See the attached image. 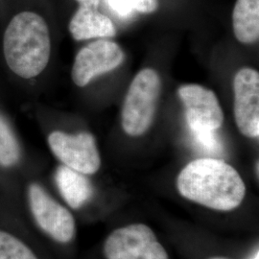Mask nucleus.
I'll use <instances>...</instances> for the list:
<instances>
[{"instance_id":"1","label":"nucleus","mask_w":259,"mask_h":259,"mask_svg":"<svg viewBox=\"0 0 259 259\" xmlns=\"http://www.w3.org/2000/svg\"><path fill=\"white\" fill-rule=\"evenodd\" d=\"M177 187L185 199L221 211L238 207L246 195L239 173L224 160L212 157L189 162L179 174Z\"/></svg>"},{"instance_id":"2","label":"nucleus","mask_w":259,"mask_h":259,"mask_svg":"<svg viewBox=\"0 0 259 259\" xmlns=\"http://www.w3.org/2000/svg\"><path fill=\"white\" fill-rule=\"evenodd\" d=\"M3 52L10 69L20 78L32 79L40 74L51 54L46 20L29 11L16 15L5 30Z\"/></svg>"},{"instance_id":"3","label":"nucleus","mask_w":259,"mask_h":259,"mask_svg":"<svg viewBox=\"0 0 259 259\" xmlns=\"http://www.w3.org/2000/svg\"><path fill=\"white\" fill-rule=\"evenodd\" d=\"M20 208L31 228L58 245H69L75 239L76 220L71 210L60 203L37 181L19 187Z\"/></svg>"},{"instance_id":"4","label":"nucleus","mask_w":259,"mask_h":259,"mask_svg":"<svg viewBox=\"0 0 259 259\" xmlns=\"http://www.w3.org/2000/svg\"><path fill=\"white\" fill-rule=\"evenodd\" d=\"M161 93V80L156 70L145 68L139 71L123 104L122 127L131 137H139L150 128Z\"/></svg>"},{"instance_id":"5","label":"nucleus","mask_w":259,"mask_h":259,"mask_svg":"<svg viewBox=\"0 0 259 259\" xmlns=\"http://www.w3.org/2000/svg\"><path fill=\"white\" fill-rule=\"evenodd\" d=\"M19 201L0 196V259H44Z\"/></svg>"},{"instance_id":"6","label":"nucleus","mask_w":259,"mask_h":259,"mask_svg":"<svg viewBox=\"0 0 259 259\" xmlns=\"http://www.w3.org/2000/svg\"><path fill=\"white\" fill-rule=\"evenodd\" d=\"M107 259H169L148 226L134 224L111 232L104 244Z\"/></svg>"},{"instance_id":"7","label":"nucleus","mask_w":259,"mask_h":259,"mask_svg":"<svg viewBox=\"0 0 259 259\" xmlns=\"http://www.w3.org/2000/svg\"><path fill=\"white\" fill-rule=\"evenodd\" d=\"M48 146L63 165L83 175L95 174L101 166V157L92 134L76 135L62 131L52 132L47 139Z\"/></svg>"},{"instance_id":"8","label":"nucleus","mask_w":259,"mask_h":259,"mask_svg":"<svg viewBox=\"0 0 259 259\" xmlns=\"http://www.w3.org/2000/svg\"><path fill=\"white\" fill-rule=\"evenodd\" d=\"M121 47L111 40L99 39L82 48L75 58L71 77L76 85L83 88L95 77L118 67L124 61Z\"/></svg>"},{"instance_id":"9","label":"nucleus","mask_w":259,"mask_h":259,"mask_svg":"<svg viewBox=\"0 0 259 259\" xmlns=\"http://www.w3.org/2000/svg\"><path fill=\"white\" fill-rule=\"evenodd\" d=\"M178 94L185 106V118L191 132L217 131L222 126L224 113L212 91L190 83L180 87Z\"/></svg>"},{"instance_id":"10","label":"nucleus","mask_w":259,"mask_h":259,"mask_svg":"<svg viewBox=\"0 0 259 259\" xmlns=\"http://www.w3.org/2000/svg\"><path fill=\"white\" fill-rule=\"evenodd\" d=\"M234 117L245 137L259 136V74L251 68H242L233 80Z\"/></svg>"},{"instance_id":"11","label":"nucleus","mask_w":259,"mask_h":259,"mask_svg":"<svg viewBox=\"0 0 259 259\" xmlns=\"http://www.w3.org/2000/svg\"><path fill=\"white\" fill-rule=\"evenodd\" d=\"M100 2L80 3L69 23V31L76 40L94 37H114L116 30L111 19L98 11Z\"/></svg>"},{"instance_id":"12","label":"nucleus","mask_w":259,"mask_h":259,"mask_svg":"<svg viewBox=\"0 0 259 259\" xmlns=\"http://www.w3.org/2000/svg\"><path fill=\"white\" fill-rule=\"evenodd\" d=\"M55 184L68 208L81 209L93 197V185L87 175L63 164L56 170Z\"/></svg>"},{"instance_id":"13","label":"nucleus","mask_w":259,"mask_h":259,"mask_svg":"<svg viewBox=\"0 0 259 259\" xmlns=\"http://www.w3.org/2000/svg\"><path fill=\"white\" fill-rule=\"evenodd\" d=\"M233 32L244 45L258 40L259 0H237L232 14Z\"/></svg>"},{"instance_id":"14","label":"nucleus","mask_w":259,"mask_h":259,"mask_svg":"<svg viewBox=\"0 0 259 259\" xmlns=\"http://www.w3.org/2000/svg\"><path fill=\"white\" fill-rule=\"evenodd\" d=\"M23 160V150L9 122L0 114V169L10 171Z\"/></svg>"},{"instance_id":"15","label":"nucleus","mask_w":259,"mask_h":259,"mask_svg":"<svg viewBox=\"0 0 259 259\" xmlns=\"http://www.w3.org/2000/svg\"><path fill=\"white\" fill-rule=\"evenodd\" d=\"M216 131H209V132H192L195 142L204 150L208 153H220L222 151L223 145L215 133Z\"/></svg>"},{"instance_id":"16","label":"nucleus","mask_w":259,"mask_h":259,"mask_svg":"<svg viewBox=\"0 0 259 259\" xmlns=\"http://www.w3.org/2000/svg\"><path fill=\"white\" fill-rule=\"evenodd\" d=\"M109 8L121 19H130L133 17L136 10L132 6L129 0H105Z\"/></svg>"},{"instance_id":"17","label":"nucleus","mask_w":259,"mask_h":259,"mask_svg":"<svg viewBox=\"0 0 259 259\" xmlns=\"http://www.w3.org/2000/svg\"><path fill=\"white\" fill-rule=\"evenodd\" d=\"M136 12L151 14L158 7V0H129Z\"/></svg>"},{"instance_id":"18","label":"nucleus","mask_w":259,"mask_h":259,"mask_svg":"<svg viewBox=\"0 0 259 259\" xmlns=\"http://www.w3.org/2000/svg\"><path fill=\"white\" fill-rule=\"evenodd\" d=\"M251 259H259L258 250H257V251H256V253H255V254H254V255H253V256H252V258H251Z\"/></svg>"},{"instance_id":"19","label":"nucleus","mask_w":259,"mask_h":259,"mask_svg":"<svg viewBox=\"0 0 259 259\" xmlns=\"http://www.w3.org/2000/svg\"><path fill=\"white\" fill-rule=\"evenodd\" d=\"M210 259H227V258H222V257H214V258Z\"/></svg>"}]
</instances>
